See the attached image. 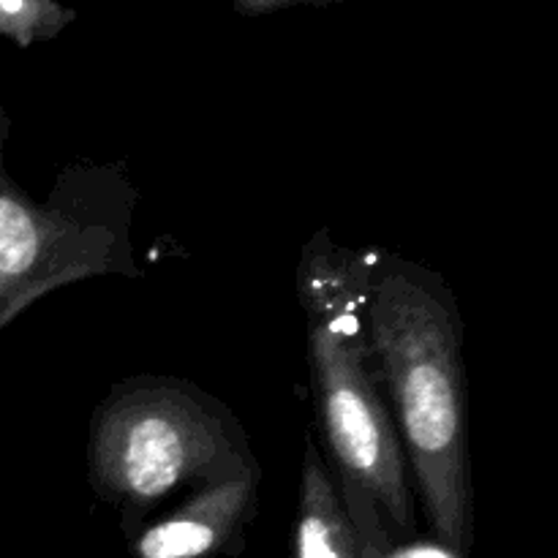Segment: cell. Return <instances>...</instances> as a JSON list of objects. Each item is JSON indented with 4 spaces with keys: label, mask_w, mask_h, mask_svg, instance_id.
Instances as JSON below:
<instances>
[{
    "label": "cell",
    "mask_w": 558,
    "mask_h": 558,
    "mask_svg": "<svg viewBox=\"0 0 558 558\" xmlns=\"http://www.w3.org/2000/svg\"><path fill=\"white\" fill-rule=\"evenodd\" d=\"M368 338L409 474L436 537L466 554L474 532L461 314L447 283L374 248Z\"/></svg>",
    "instance_id": "obj_1"
},
{
    "label": "cell",
    "mask_w": 558,
    "mask_h": 558,
    "mask_svg": "<svg viewBox=\"0 0 558 558\" xmlns=\"http://www.w3.org/2000/svg\"><path fill=\"white\" fill-rule=\"evenodd\" d=\"M374 248L352 251L322 229L303 245L298 298L308 336L316 420L338 488L368 496L390 534L414 532V494L368 338Z\"/></svg>",
    "instance_id": "obj_2"
},
{
    "label": "cell",
    "mask_w": 558,
    "mask_h": 558,
    "mask_svg": "<svg viewBox=\"0 0 558 558\" xmlns=\"http://www.w3.org/2000/svg\"><path fill=\"white\" fill-rule=\"evenodd\" d=\"M256 469L234 414L180 379L136 376L93 414L90 485L123 515H140L180 488L199 490Z\"/></svg>",
    "instance_id": "obj_3"
},
{
    "label": "cell",
    "mask_w": 558,
    "mask_h": 558,
    "mask_svg": "<svg viewBox=\"0 0 558 558\" xmlns=\"http://www.w3.org/2000/svg\"><path fill=\"white\" fill-rule=\"evenodd\" d=\"M0 112V330L49 292L87 278H142L131 245L136 194L123 163H71L47 202L5 172Z\"/></svg>",
    "instance_id": "obj_4"
},
{
    "label": "cell",
    "mask_w": 558,
    "mask_h": 558,
    "mask_svg": "<svg viewBox=\"0 0 558 558\" xmlns=\"http://www.w3.org/2000/svg\"><path fill=\"white\" fill-rule=\"evenodd\" d=\"M259 477L256 469L199 488L172 515L142 529L134 539L136 558H213L227 550L254 515Z\"/></svg>",
    "instance_id": "obj_5"
},
{
    "label": "cell",
    "mask_w": 558,
    "mask_h": 558,
    "mask_svg": "<svg viewBox=\"0 0 558 558\" xmlns=\"http://www.w3.org/2000/svg\"><path fill=\"white\" fill-rule=\"evenodd\" d=\"M294 558H368L352 526L341 490L314 439H305Z\"/></svg>",
    "instance_id": "obj_6"
},
{
    "label": "cell",
    "mask_w": 558,
    "mask_h": 558,
    "mask_svg": "<svg viewBox=\"0 0 558 558\" xmlns=\"http://www.w3.org/2000/svg\"><path fill=\"white\" fill-rule=\"evenodd\" d=\"M54 31V11L36 0H0V33H9L20 44Z\"/></svg>",
    "instance_id": "obj_7"
}]
</instances>
